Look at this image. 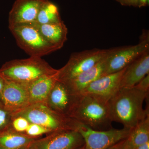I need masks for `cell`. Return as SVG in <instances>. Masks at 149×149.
<instances>
[{
  "instance_id": "obj_12",
  "label": "cell",
  "mask_w": 149,
  "mask_h": 149,
  "mask_svg": "<svg viewBox=\"0 0 149 149\" xmlns=\"http://www.w3.org/2000/svg\"><path fill=\"white\" fill-rule=\"evenodd\" d=\"M48 0H16L9 14V27L35 22L38 13Z\"/></svg>"
},
{
  "instance_id": "obj_24",
  "label": "cell",
  "mask_w": 149,
  "mask_h": 149,
  "mask_svg": "<svg viewBox=\"0 0 149 149\" xmlns=\"http://www.w3.org/2000/svg\"><path fill=\"white\" fill-rule=\"evenodd\" d=\"M123 6H129L138 7V0H116Z\"/></svg>"
},
{
  "instance_id": "obj_1",
  "label": "cell",
  "mask_w": 149,
  "mask_h": 149,
  "mask_svg": "<svg viewBox=\"0 0 149 149\" xmlns=\"http://www.w3.org/2000/svg\"><path fill=\"white\" fill-rule=\"evenodd\" d=\"M148 93L136 86L121 88L108 102L112 121L121 123L124 128L131 129L147 114L143 104Z\"/></svg>"
},
{
  "instance_id": "obj_28",
  "label": "cell",
  "mask_w": 149,
  "mask_h": 149,
  "mask_svg": "<svg viewBox=\"0 0 149 149\" xmlns=\"http://www.w3.org/2000/svg\"><path fill=\"white\" fill-rule=\"evenodd\" d=\"M118 142L117 143L115 144L113 146H112L110 147L107 149H117L118 147V145H119V143Z\"/></svg>"
},
{
  "instance_id": "obj_13",
  "label": "cell",
  "mask_w": 149,
  "mask_h": 149,
  "mask_svg": "<svg viewBox=\"0 0 149 149\" xmlns=\"http://www.w3.org/2000/svg\"><path fill=\"white\" fill-rule=\"evenodd\" d=\"M77 96L63 82L58 80L49 93L45 104L59 114L68 117Z\"/></svg>"
},
{
  "instance_id": "obj_18",
  "label": "cell",
  "mask_w": 149,
  "mask_h": 149,
  "mask_svg": "<svg viewBox=\"0 0 149 149\" xmlns=\"http://www.w3.org/2000/svg\"><path fill=\"white\" fill-rule=\"evenodd\" d=\"M37 139L17 133L9 128L0 133V149L23 148L30 146Z\"/></svg>"
},
{
  "instance_id": "obj_27",
  "label": "cell",
  "mask_w": 149,
  "mask_h": 149,
  "mask_svg": "<svg viewBox=\"0 0 149 149\" xmlns=\"http://www.w3.org/2000/svg\"><path fill=\"white\" fill-rule=\"evenodd\" d=\"M136 149H149V141L146 143L136 147Z\"/></svg>"
},
{
  "instance_id": "obj_25",
  "label": "cell",
  "mask_w": 149,
  "mask_h": 149,
  "mask_svg": "<svg viewBox=\"0 0 149 149\" xmlns=\"http://www.w3.org/2000/svg\"><path fill=\"white\" fill-rule=\"evenodd\" d=\"M139 1V8H142L146 6L149 4V0H138Z\"/></svg>"
},
{
  "instance_id": "obj_2",
  "label": "cell",
  "mask_w": 149,
  "mask_h": 149,
  "mask_svg": "<svg viewBox=\"0 0 149 149\" xmlns=\"http://www.w3.org/2000/svg\"><path fill=\"white\" fill-rule=\"evenodd\" d=\"M68 117L94 130L112 128L108 102L88 95H77Z\"/></svg>"
},
{
  "instance_id": "obj_26",
  "label": "cell",
  "mask_w": 149,
  "mask_h": 149,
  "mask_svg": "<svg viewBox=\"0 0 149 149\" xmlns=\"http://www.w3.org/2000/svg\"><path fill=\"white\" fill-rule=\"evenodd\" d=\"M5 83V81L4 79L0 75V96L4 87Z\"/></svg>"
},
{
  "instance_id": "obj_6",
  "label": "cell",
  "mask_w": 149,
  "mask_h": 149,
  "mask_svg": "<svg viewBox=\"0 0 149 149\" xmlns=\"http://www.w3.org/2000/svg\"><path fill=\"white\" fill-rule=\"evenodd\" d=\"M149 50V35L144 31L135 45L109 49L106 58L104 75L120 71Z\"/></svg>"
},
{
  "instance_id": "obj_4",
  "label": "cell",
  "mask_w": 149,
  "mask_h": 149,
  "mask_svg": "<svg viewBox=\"0 0 149 149\" xmlns=\"http://www.w3.org/2000/svg\"><path fill=\"white\" fill-rule=\"evenodd\" d=\"M27 118L51 133L63 130H76V120L57 113L45 104H34L13 114Z\"/></svg>"
},
{
  "instance_id": "obj_17",
  "label": "cell",
  "mask_w": 149,
  "mask_h": 149,
  "mask_svg": "<svg viewBox=\"0 0 149 149\" xmlns=\"http://www.w3.org/2000/svg\"><path fill=\"white\" fill-rule=\"evenodd\" d=\"M36 24L40 33L48 42L58 50L63 47L67 40L68 33L67 27L63 21L50 24Z\"/></svg>"
},
{
  "instance_id": "obj_19",
  "label": "cell",
  "mask_w": 149,
  "mask_h": 149,
  "mask_svg": "<svg viewBox=\"0 0 149 149\" xmlns=\"http://www.w3.org/2000/svg\"><path fill=\"white\" fill-rule=\"evenodd\" d=\"M128 140L135 147L149 141V113L131 129Z\"/></svg>"
},
{
  "instance_id": "obj_30",
  "label": "cell",
  "mask_w": 149,
  "mask_h": 149,
  "mask_svg": "<svg viewBox=\"0 0 149 149\" xmlns=\"http://www.w3.org/2000/svg\"><path fill=\"white\" fill-rule=\"evenodd\" d=\"M79 149H85V145H84L83 147H81V148H80Z\"/></svg>"
},
{
  "instance_id": "obj_29",
  "label": "cell",
  "mask_w": 149,
  "mask_h": 149,
  "mask_svg": "<svg viewBox=\"0 0 149 149\" xmlns=\"http://www.w3.org/2000/svg\"><path fill=\"white\" fill-rule=\"evenodd\" d=\"M20 149H33L32 148V147L31 146V145L29 146L26 147V148H22Z\"/></svg>"
},
{
  "instance_id": "obj_11",
  "label": "cell",
  "mask_w": 149,
  "mask_h": 149,
  "mask_svg": "<svg viewBox=\"0 0 149 149\" xmlns=\"http://www.w3.org/2000/svg\"><path fill=\"white\" fill-rule=\"evenodd\" d=\"M5 81L0 102L13 115L30 105L26 85L6 80Z\"/></svg>"
},
{
  "instance_id": "obj_23",
  "label": "cell",
  "mask_w": 149,
  "mask_h": 149,
  "mask_svg": "<svg viewBox=\"0 0 149 149\" xmlns=\"http://www.w3.org/2000/svg\"><path fill=\"white\" fill-rule=\"evenodd\" d=\"M117 149H136V147L127 138L119 142Z\"/></svg>"
},
{
  "instance_id": "obj_20",
  "label": "cell",
  "mask_w": 149,
  "mask_h": 149,
  "mask_svg": "<svg viewBox=\"0 0 149 149\" xmlns=\"http://www.w3.org/2000/svg\"><path fill=\"white\" fill-rule=\"evenodd\" d=\"M62 21L55 4L48 0L42 7L35 21L37 24L57 23Z\"/></svg>"
},
{
  "instance_id": "obj_14",
  "label": "cell",
  "mask_w": 149,
  "mask_h": 149,
  "mask_svg": "<svg viewBox=\"0 0 149 149\" xmlns=\"http://www.w3.org/2000/svg\"><path fill=\"white\" fill-rule=\"evenodd\" d=\"M149 74V50L127 66L123 75L120 88L136 86Z\"/></svg>"
},
{
  "instance_id": "obj_16",
  "label": "cell",
  "mask_w": 149,
  "mask_h": 149,
  "mask_svg": "<svg viewBox=\"0 0 149 149\" xmlns=\"http://www.w3.org/2000/svg\"><path fill=\"white\" fill-rule=\"evenodd\" d=\"M58 70L55 74L40 77L26 85L30 105L45 103L49 93L58 78Z\"/></svg>"
},
{
  "instance_id": "obj_10",
  "label": "cell",
  "mask_w": 149,
  "mask_h": 149,
  "mask_svg": "<svg viewBox=\"0 0 149 149\" xmlns=\"http://www.w3.org/2000/svg\"><path fill=\"white\" fill-rule=\"evenodd\" d=\"M126 67L118 72L100 77L89 84L79 95L93 96L108 102L120 88L121 79Z\"/></svg>"
},
{
  "instance_id": "obj_22",
  "label": "cell",
  "mask_w": 149,
  "mask_h": 149,
  "mask_svg": "<svg viewBox=\"0 0 149 149\" xmlns=\"http://www.w3.org/2000/svg\"><path fill=\"white\" fill-rule=\"evenodd\" d=\"M137 88L142 91L148 93L149 89V74L145 76L136 85Z\"/></svg>"
},
{
  "instance_id": "obj_9",
  "label": "cell",
  "mask_w": 149,
  "mask_h": 149,
  "mask_svg": "<svg viewBox=\"0 0 149 149\" xmlns=\"http://www.w3.org/2000/svg\"><path fill=\"white\" fill-rule=\"evenodd\" d=\"M85 145L83 137L76 130H63L38 138L31 145L33 149H79Z\"/></svg>"
},
{
  "instance_id": "obj_15",
  "label": "cell",
  "mask_w": 149,
  "mask_h": 149,
  "mask_svg": "<svg viewBox=\"0 0 149 149\" xmlns=\"http://www.w3.org/2000/svg\"><path fill=\"white\" fill-rule=\"evenodd\" d=\"M106 56L91 69L73 78L61 82L65 84L73 94L79 95L89 84L104 75Z\"/></svg>"
},
{
  "instance_id": "obj_21",
  "label": "cell",
  "mask_w": 149,
  "mask_h": 149,
  "mask_svg": "<svg viewBox=\"0 0 149 149\" xmlns=\"http://www.w3.org/2000/svg\"><path fill=\"white\" fill-rule=\"evenodd\" d=\"M13 115L0 102V133L9 129Z\"/></svg>"
},
{
  "instance_id": "obj_5",
  "label": "cell",
  "mask_w": 149,
  "mask_h": 149,
  "mask_svg": "<svg viewBox=\"0 0 149 149\" xmlns=\"http://www.w3.org/2000/svg\"><path fill=\"white\" fill-rule=\"evenodd\" d=\"M9 29L18 47L30 56L42 57L58 50L45 39L34 22L18 24Z\"/></svg>"
},
{
  "instance_id": "obj_3",
  "label": "cell",
  "mask_w": 149,
  "mask_h": 149,
  "mask_svg": "<svg viewBox=\"0 0 149 149\" xmlns=\"http://www.w3.org/2000/svg\"><path fill=\"white\" fill-rule=\"evenodd\" d=\"M58 70L41 57L30 56L5 63L0 68V75L5 80L27 85L43 76L55 74Z\"/></svg>"
},
{
  "instance_id": "obj_8",
  "label": "cell",
  "mask_w": 149,
  "mask_h": 149,
  "mask_svg": "<svg viewBox=\"0 0 149 149\" xmlns=\"http://www.w3.org/2000/svg\"><path fill=\"white\" fill-rule=\"evenodd\" d=\"M108 51L95 49L72 54L66 64L58 70V80H69L91 69L106 56Z\"/></svg>"
},
{
  "instance_id": "obj_7",
  "label": "cell",
  "mask_w": 149,
  "mask_h": 149,
  "mask_svg": "<svg viewBox=\"0 0 149 149\" xmlns=\"http://www.w3.org/2000/svg\"><path fill=\"white\" fill-rule=\"evenodd\" d=\"M76 127V130L84 139L85 149H107L127 139L131 130L123 128L121 129L96 130L77 121Z\"/></svg>"
}]
</instances>
